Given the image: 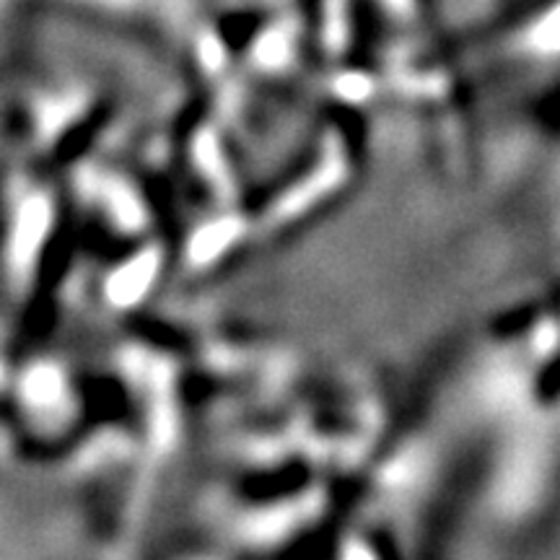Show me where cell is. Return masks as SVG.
Wrapping results in <instances>:
<instances>
[{
	"instance_id": "cell-1",
	"label": "cell",
	"mask_w": 560,
	"mask_h": 560,
	"mask_svg": "<svg viewBox=\"0 0 560 560\" xmlns=\"http://www.w3.org/2000/svg\"><path fill=\"white\" fill-rule=\"evenodd\" d=\"M542 42L548 47H560V16L552 21V24H548V30L542 32Z\"/></svg>"
}]
</instances>
